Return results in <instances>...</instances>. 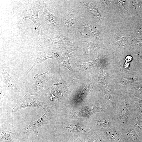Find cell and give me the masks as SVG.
Returning a JSON list of instances; mask_svg holds the SVG:
<instances>
[{"label":"cell","mask_w":142,"mask_h":142,"mask_svg":"<svg viewBox=\"0 0 142 142\" xmlns=\"http://www.w3.org/2000/svg\"><path fill=\"white\" fill-rule=\"evenodd\" d=\"M114 112L119 127L130 125L132 115L135 109L134 100L129 90L122 88L117 91L114 100Z\"/></svg>","instance_id":"cell-1"},{"label":"cell","mask_w":142,"mask_h":142,"mask_svg":"<svg viewBox=\"0 0 142 142\" xmlns=\"http://www.w3.org/2000/svg\"><path fill=\"white\" fill-rule=\"evenodd\" d=\"M17 3L14 11L18 20L19 25H21L25 18H28L33 22L37 28L40 39L47 36L41 27L38 13L40 6L39 1H21Z\"/></svg>","instance_id":"cell-2"},{"label":"cell","mask_w":142,"mask_h":142,"mask_svg":"<svg viewBox=\"0 0 142 142\" xmlns=\"http://www.w3.org/2000/svg\"><path fill=\"white\" fill-rule=\"evenodd\" d=\"M43 7V12L39 18L44 33L61 35L63 28L61 21L54 15L46 1H44Z\"/></svg>","instance_id":"cell-3"},{"label":"cell","mask_w":142,"mask_h":142,"mask_svg":"<svg viewBox=\"0 0 142 142\" xmlns=\"http://www.w3.org/2000/svg\"><path fill=\"white\" fill-rule=\"evenodd\" d=\"M122 88L112 76L108 79L103 86L100 92L102 96L100 100L112 111L114 109V100L117 91Z\"/></svg>","instance_id":"cell-4"},{"label":"cell","mask_w":142,"mask_h":142,"mask_svg":"<svg viewBox=\"0 0 142 142\" xmlns=\"http://www.w3.org/2000/svg\"><path fill=\"white\" fill-rule=\"evenodd\" d=\"M64 50L63 49L38 45L37 58L33 65L25 72V74H27L36 66L48 59L54 58H60L63 54Z\"/></svg>","instance_id":"cell-5"},{"label":"cell","mask_w":142,"mask_h":142,"mask_svg":"<svg viewBox=\"0 0 142 142\" xmlns=\"http://www.w3.org/2000/svg\"><path fill=\"white\" fill-rule=\"evenodd\" d=\"M51 34V37L49 39H40V45L60 49H62V48L63 49L64 47L73 49V47H75L76 42L74 39L62 35Z\"/></svg>","instance_id":"cell-6"},{"label":"cell","mask_w":142,"mask_h":142,"mask_svg":"<svg viewBox=\"0 0 142 142\" xmlns=\"http://www.w3.org/2000/svg\"><path fill=\"white\" fill-rule=\"evenodd\" d=\"M93 119L94 124L102 131L111 127L119 126L116 114L113 111L102 112Z\"/></svg>","instance_id":"cell-7"},{"label":"cell","mask_w":142,"mask_h":142,"mask_svg":"<svg viewBox=\"0 0 142 142\" xmlns=\"http://www.w3.org/2000/svg\"><path fill=\"white\" fill-rule=\"evenodd\" d=\"M115 82L122 88H128L142 82V72L135 71L125 74L112 75Z\"/></svg>","instance_id":"cell-8"},{"label":"cell","mask_w":142,"mask_h":142,"mask_svg":"<svg viewBox=\"0 0 142 142\" xmlns=\"http://www.w3.org/2000/svg\"><path fill=\"white\" fill-rule=\"evenodd\" d=\"M49 103L46 102H41L32 95L28 93L19 100L12 109V113L15 112L22 109L28 107L44 109L47 107Z\"/></svg>","instance_id":"cell-9"},{"label":"cell","mask_w":142,"mask_h":142,"mask_svg":"<svg viewBox=\"0 0 142 142\" xmlns=\"http://www.w3.org/2000/svg\"><path fill=\"white\" fill-rule=\"evenodd\" d=\"M112 111L100 100H95L92 104L83 107L73 113L75 116L81 118L88 117L96 113Z\"/></svg>","instance_id":"cell-10"},{"label":"cell","mask_w":142,"mask_h":142,"mask_svg":"<svg viewBox=\"0 0 142 142\" xmlns=\"http://www.w3.org/2000/svg\"><path fill=\"white\" fill-rule=\"evenodd\" d=\"M52 107H48L44 114L37 120L31 121L27 126L24 128L23 131L27 133L35 131L37 136L38 134V128L41 126L47 124L51 118L52 115Z\"/></svg>","instance_id":"cell-11"},{"label":"cell","mask_w":142,"mask_h":142,"mask_svg":"<svg viewBox=\"0 0 142 142\" xmlns=\"http://www.w3.org/2000/svg\"><path fill=\"white\" fill-rule=\"evenodd\" d=\"M76 65L79 69V75L80 76L89 73L98 74L102 68L100 60L99 59L85 63L81 65L76 64Z\"/></svg>","instance_id":"cell-12"},{"label":"cell","mask_w":142,"mask_h":142,"mask_svg":"<svg viewBox=\"0 0 142 142\" xmlns=\"http://www.w3.org/2000/svg\"><path fill=\"white\" fill-rule=\"evenodd\" d=\"M77 14L75 9H72L65 14L60 21L63 29L67 33L73 32L78 19Z\"/></svg>","instance_id":"cell-13"},{"label":"cell","mask_w":142,"mask_h":142,"mask_svg":"<svg viewBox=\"0 0 142 142\" xmlns=\"http://www.w3.org/2000/svg\"><path fill=\"white\" fill-rule=\"evenodd\" d=\"M49 73L48 71H47L40 74H36L33 78L36 79V81L29 88L28 93L32 95L42 91L47 81Z\"/></svg>","instance_id":"cell-14"},{"label":"cell","mask_w":142,"mask_h":142,"mask_svg":"<svg viewBox=\"0 0 142 142\" xmlns=\"http://www.w3.org/2000/svg\"><path fill=\"white\" fill-rule=\"evenodd\" d=\"M103 135L108 142H125L119 126H112L103 131Z\"/></svg>","instance_id":"cell-15"},{"label":"cell","mask_w":142,"mask_h":142,"mask_svg":"<svg viewBox=\"0 0 142 142\" xmlns=\"http://www.w3.org/2000/svg\"><path fill=\"white\" fill-rule=\"evenodd\" d=\"M2 75V80L6 87L11 88L17 93L22 90L23 87L21 83L16 78L9 74L4 69Z\"/></svg>","instance_id":"cell-16"},{"label":"cell","mask_w":142,"mask_h":142,"mask_svg":"<svg viewBox=\"0 0 142 142\" xmlns=\"http://www.w3.org/2000/svg\"><path fill=\"white\" fill-rule=\"evenodd\" d=\"M112 66L104 67L98 74L97 91L100 92L105 82L112 76Z\"/></svg>","instance_id":"cell-17"},{"label":"cell","mask_w":142,"mask_h":142,"mask_svg":"<svg viewBox=\"0 0 142 142\" xmlns=\"http://www.w3.org/2000/svg\"><path fill=\"white\" fill-rule=\"evenodd\" d=\"M120 128L125 142H135L138 140V134L130 125L120 127Z\"/></svg>","instance_id":"cell-18"},{"label":"cell","mask_w":142,"mask_h":142,"mask_svg":"<svg viewBox=\"0 0 142 142\" xmlns=\"http://www.w3.org/2000/svg\"><path fill=\"white\" fill-rule=\"evenodd\" d=\"M93 82L88 81L85 88L77 95L74 98V102L75 105H77L83 102L93 90Z\"/></svg>","instance_id":"cell-19"},{"label":"cell","mask_w":142,"mask_h":142,"mask_svg":"<svg viewBox=\"0 0 142 142\" xmlns=\"http://www.w3.org/2000/svg\"><path fill=\"white\" fill-rule=\"evenodd\" d=\"M130 125L133 128L138 134L142 135V117L135 109L130 119Z\"/></svg>","instance_id":"cell-20"},{"label":"cell","mask_w":142,"mask_h":142,"mask_svg":"<svg viewBox=\"0 0 142 142\" xmlns=\"http://www.w3.org/2000/svg\"><path fill=\"white\" fill-rule=\"evenodd\" d=\"M82 2V8L84 12H87L97 18H100V14L99 11L90 3L86 1H84Z\"/></svg>","instance_id":"cell-21"},{"label":"cell","mask_w":142,"mask_h":142,"mask_svg":"<svg viewBox=\"0 0 142 142\" xmlns=\"http://www.w3.org/2000/svg\"><path fill=\"white\" fill-rule=\"evenodd\" d=\"M128 89L133 99L135 111L142 117V99L132 90Z\"/></svg>","instance_id":"cell-22"},{"label":"cell","mask_w":142,"mask_h":142,"mask_svg":"<svg viewBox=\"0 0 142 142\" xmlns=\"http://www.w3.org/2000/svg\"><path fill=\"white\" fill-rule=\"evenodd\" d=\"M73 49L70 50L65 49L62 56L59 58L60 63L63 67L68 68L70 71H73L70 64L68 59L69 53Z\"/></svg>","instance_id":"cell-23"},{"label":"cell","mask_w":142,"mask_h":142,"mask_svg":"<svg viewBox=\"0 0 142 142\" xmlns=\"http://www.w3.org/2000/svg\"><path fill=\"white\" fill-rule=\"evenodd\" d=\"M79 122L78 121H75L69 124L66 127V128L69 131L74 133H77L80 132H85L91 133L81 127L79 125Z\"/></svg>","instance_id":"cell-24"},{"label":"cell","mask_w":142,"mask_h":142,"mask_svg":"<svg viewBox=\"0 0 142 142\" xmlns=\"http://www.w3.org/2000/svg\"><path fill=\"white\" fill-rule=\"evenodd\" d=\"M6 86L0 85V108L1 114L2 113V106L3 99L5 94Z\"/></svg>","instance_id":"cell-25"},{"label":"cell","mask_w":142,"mask_h":142,"mask_svg":"<svg viewBox=\"0 0 142 142\" xmlns=\"http://www.w3.org/2000/svg\"><path fill=\"white\" fill-rule=\"evenodd\" d=\"M139 55L140 57L141 58V63H142V52L140 51L139 52Z\"/></svg>","instance_id":"cell-26"}]
</instances>
